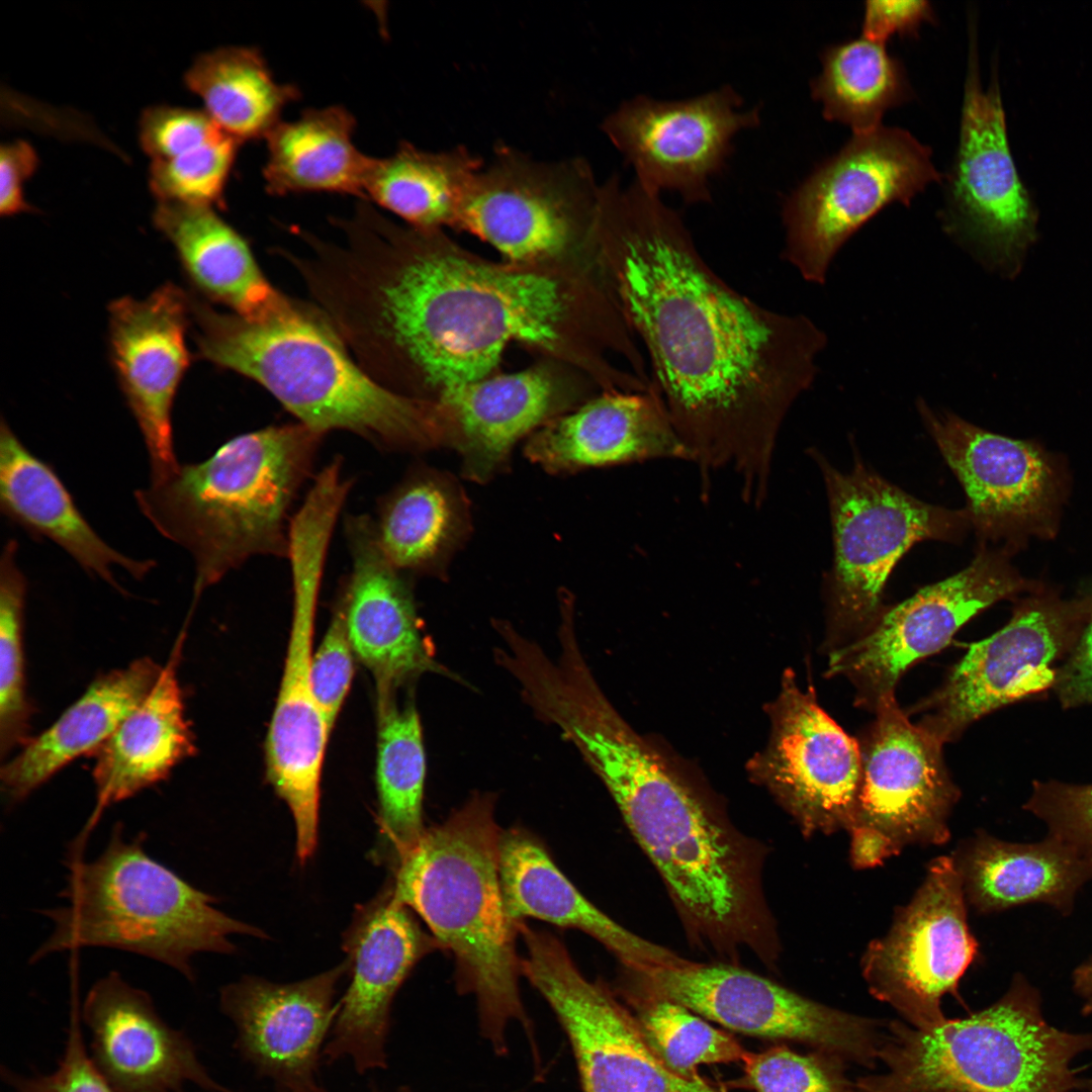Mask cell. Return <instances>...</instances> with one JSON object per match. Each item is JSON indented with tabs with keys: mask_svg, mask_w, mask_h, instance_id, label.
I'll return each mask as SVG.
<instances>
[{
	"mask_svg": "<svg viewBox=\"0 0 1092 1092\" xmlns=\"http://www.w3.org/2000/svg\"><path fill=\"white\" fill-rule=\"evenodd\" d=\"M81 1009L74 1006L58 1068L47 1075L22 1076L5 1067L2 1078L15 1092H115L86 1050Z\"/></svg>",
	"mask_w": 1092,
	"mask_h": 1092,
	"instance_id": "obj_49",
	"label": "cell"
},
{
	"mask_svg": "<svg viewBox=\"0 0 1092 1092\" xmlns=\"http://www.w3.org/2000/svg\"><path fill=\"white\" fill-rule=\"evenodd\" d=\"M1092 1033L1046 1022L1040 997L1017 976L993 1005L928 1027L894 1022L879 1053L882 1074L860 1078L859 1092H1074V1059Z\"/></svg>",
	"mask_w": 1092,
	"mask_h": 1092,
	"instance_id": "obj_7",
	"label": "cell"
},
{
	"mask_svg": "<svg viewBox=\"0 0 1092 1092\" xmlns=\"http://www.w3.org/2000/svg\"><path fill=\"white\" fill-rule=\"evenodd\" d=\"M146 836L126 839L123 825L115 824L101 854L72 862L60 894L68 905L41 910L53 932L30 963L68 949L111 947L165 964L193 982L196 953L233 952V934L266 936L216 909L214 897L152 858Z\"/></svg>",
	"mask_w": 1092,
	"mask_h": 1092,
	"instance_id": "obj_6",
	"label": "cell"
},
{
	"mask_svg": "<svg viewBox=\"0 0 1092 1092\" xmlns=\"http://www.w3.org/2000/svg\"><path fill=\"white\" fill-rule=\"evenodd\" d=\"M596 774L687 917L706 931H743L750 882L736 843L633 729L603 751Z\"/></svg>",
	"mask_w": 1092,
	"mask_h": 1092,
	"instance_id": "obj_8",
	"label": "cell"
},
{
	"mask_svg": "<svg viewBox=\"0 0 1092 1092\" xmlns=\"http://www.w3.org/2000/svg\"><path fill=\"white\" fill-rule=\"evenodd\" d=\"M355 117L343 106L306 109L295 120L280 121L265 138L263 169L272 195L333 192L363 198L372 158L353 143Z\"/></svg>",
	"mask_w": 1092,
	"mask_h": 1092,
	"instance_id": "obj_36",
	"label": "cell"
},
{
	"mask_svg": "<svg viewBox=\"0 0 1092 1092\" xmlns=\"http://www.w3.org/2000/svg\"><path fill=\"white\" fill-rule=\"evenodd\" d=\"M1054 687L1067 708L1092 702V613L1071 649L1068 661L1057 671Z\"/></svg>",
	"mask_w": 1092,
	"mask_h": 1092,
	"instance_id": "obj_52",
	"label": "cell"
},
{
	"mask_svg": "<svg viewBox=\"0 0 1092 1092\" xmlns=\"http://www.w3.org/2000/svg\"><path fill=\"white\" fill-rule=\"evenodd\" d=\"M1074 1092H1092V1079L1078 1082Z\"/></svg>",
	"mask_w": 1092,
	"mask_h": 1092,
	"instance_id": "obj_54",
	"label": "cell"
},
{
	"mask_svg": "<svg viewBox=\"0 0 1092 1092\" xmlns=\"http://www.w3.org/2000/svg\"><path fill=\"white\" fill-rule=\"evenodd\" d=\"M190 308L198 356L258 382L312 431H348L385 450L450 443L441 407L374 381L312 304L265 323L217 311L194 295Z\"/></svg>",
	"mask_w": 1092,
	"mask_h": 1092,
	"instance_id": "obj_3",
	"label": "cell"
},
{
	"mask_svg": "<svg viewBox=\"0 0 1092 1092\" xmlns=\"http://www.w3.org/2000/svg\"><path fill=\"white\" fill-rule=\"evenodd\" d=\"M37 164V155L27 142L17 140L1 146L0 212L3 216H11L32 209L24 199L23 186L35 171Z\"/></svg>",
	"mask_w": 1092,
	"mask_h": 1092,
	"instance_id": "obj_51",
	"label": "cell"
},
{
	"mask_svg": "<svg viewBox=\"0 0 1092 1092\" xmlns=\"http://www.w3.org/2000/svg\"><path fill=\"white\" fill-rule=\"evenodd\" d=\"M293 611L283 675L266 740L267 779L288 806L303 864L317 844L321 776L332 728L310 681L312 634L325 558L301 551L290 560Z\"/></svg>",
	"mask_w": 1092,
	"mask_h": 1092,
	"instance_id": "obj_21",
	"label": "cell"
},
{
	"mask_svg": "<svg viewBox=\"0 0 1092 1092\" xmlns=\"http://www.w3.org/2000/svg\"><path fill=\"white\" fill-rule=\"evenodd\" d=\"M0 504L9 518L55 542L87 572L118 589L113 565L142 578L155 564L125 556L102 540L53 468L32 454L4 420L0 426Z\"/></svg>",
	"mask_w": 1092,
	"mask_h": 1092,
	"instance_id": "obj_34",
	"label": "cell"
},
{
	"mask_svg": "<svg viewBox=\"0 0 1092 1092\" xmlns=\"http://www.w3.org/2000/svg\"><path fill=\"white\" fill-rule=\"evenodd\" d=\"M371 1092H379V1091L376 1088L373 1087L371 1089ZM396 1092H411V1091H410V1089L407 1087L402 1086V1087H399Z\"/></svg>",
	"mask_w": 1092,
	"mask_h": 1092,
	"instance_id": "obj_56",
	"label": "cell"
},
{
	"mask_svg": "<svg viewBox=\"0 0 1092 1092\" xmlns=\"http://www.w3.org/2000/svg\"><path fill=\"white\" fill-rule=\"evenodd\" d=\"M380 549L399 572L433 571L468 528L463 494L449 479L415 470L381 497L373 520Z\"/></svg>",
	"mask_w": 1092,
	"mask_h": 1092,
	"instance_id": "obj_38",
	"label": "cell"
},
{
	"mask_svg": "<svg viewBox=\"0 0 1092 1092\" xmlns=\"http://www.w3.org/2000/svg\"><path fill=\"white\" fill-rule=\"evenodd\" d=\"M551 381L540 371L481 379L441 393L440 406L466 476L485 481L508 461L515 443L553 411Z\"/></svg>",
	"mask_w": 1092,
	"mask_h": 1092,
	"instance_id": "obj_35",
	"label": "cell"
},
{
	"mask_svg": "<svg viewBox=\"0 0 1092 1092\" xmlns=\"http://www.w3.org/2000/svg\"><path fill=\"white\" fill-rule=\"evenodd\" d=\"M940 180L930 149L909 131L880 125L853 133L786 198L783 257L805 280L823 283L837 251L868 220Z\"/></svg>",
	"mask_w": 1092,
	"mask_h": 1092,
	"instance_id": "obj_10",
	"label": "cell"
},
{
	"mask_svg": "<svg viewBox=\"0 0 1092 1092\" xmlns=\"http://www.w3.org/2000/svg\"><path fill=\"white\" fill-rule=\"evenodd\" d=\"M598 221L622 309L703 484L732 469L744 502L760 506L781 426L814 381L824 333L727 284L679 212L635 180L605 181Z\"/></svg>",
	"mask_w": 1092,
	"mask_h": 1092,
	"instance_id": "obj_1",
	"label": "cell"
},
{
	"mask_svg": "<svg viewBox=\"0 0 1092 1092\" xmlns=\"http://www.w3.org/2000/svg\"><path fill=\"white\" fill-rule=\"evenodd\" d=\"M812 455L823 473L832 522L834 557L825 583L829 653L881 615L887 580L914 544L961 541L971 524L966 510L921 502L860 461L844 473L817 451Z\"/></svg>",
	"mask_w": 1092,
	"mask_h": 1092,
	"instance_id": "obj_9",
	"label": "cell"
},
{
	"mask_svg": "<svg viewBox=\"0 0 1092 1092\" xmlns=\"http://www.w3.org/2000/svg\"><path fill=\"white\" fill-rule=\"evenodd\" d=\"M655 1056L671 1072L689 1080L701 1078L702 1064L743 1062L747 1051L685 1006L648 996L634 1015Z\"/></svg>",
	"mask_w": 1092,
	"mask_h": 1092,
	"instance_id": "obj_42",
	"label": "cell"
},
{
	"mask_svg": "<svg viewBox=\"0 0 1092 1092\" xmlns=\"http://www.w3.org/2000/svg\"><path fill=\"white\" fill-rule=\"evenodd\" d=\"M822 70L811 81V95L824 118L853 133L879 127L887 110L908 101L912 89L900 61L886 44L864 37L831 44L821 54Z\"/></svg>",
	"mask_w": 1092,
	"mask_h": 1092,
	"instance_id": "obj_41",
	"label": "cell"
},
{
	"mask_svg": "<svg viewBox=\"0 0 1092 1092\" xmlns=\"http://www.w3.org/2000/svg\"><path fill=\"white\" fill-rule=\"evenodd\" d=\"M184 634L148 696L94 752L96 811L164 781L195 751L177 677Z\"/></svg>",
	"mask_w": 1092,
	"mask_h": 1092,
	"instance_id": "obj_31",
	"label": "cell"
},
{
	"mask_svg": "<svg viewBox=\"0 0 1092 1092\" xmlns=\"http://www.w3.org/2000/svg\"><path fill=\"white\" fill-rule=\"evenodd\" d=\"M521 971L564 1027L583 1092H724L702 1077L671 1072L643 1037L635 1016L599 982L586 980L552 934L527 927Z\"/></svg>",
	"mask_w": 1092,
	"mask_h": 1092,
	"instance_id": "obj_16",
	"label": "cell"
},
{
	"mask_svg": "<svg viewBox=\"0 0 1092 1092\" xmlns=\"http://www.w3.org/2000/svg\"><path fill=\"white\" fill-rule=\"evenodd\" d=\"M354 654L346 626L344 596L341 593L330 626L312 654L310 663L312 692L331 728L352 682Z\"/></svg>",
	"mask_w": 1092,
	"mask_h": 1092,
	"instance_id": "obj_47",
	"label": "cell"
},
{
	"mask_svg": "<svg viewBox=\"0 0 1092 1092\" xmlns=\"http://www.w3.org/2000/svg\"><path fill=\"white\" fill-rule=\"evenodd\" d=\"M842 1062L821 1051L799 1054L775 1045L747 1053L742 1084L752 1092H859L844 1074Z\"/></svg>",
	"mask_w": 1092,
	"mask_h": 1092,
	"instance_id": "obj_45",
	"label": "cell"
},
{
	"mask_svg": "<svg viewBox=\"0 0 1092 1092\" xmlns=\"http://www.w3.org/2000/svg\"><path fill=\"white\" fill-rule=\"evenodd\" d=\"M951 856L967 904L982 914L1029 902L1068 913L1077 891L1092 878L1091 859L1049 836L1011 843L977 833Z\"/></svg>",
	"mask_w": 1092,
	"mask_h": 1092,
	"instance_id": "obj_33",
	"label": "cell"
},
{
	"mask_svg": "<svg viewBox=\"0 0 1092 1092\" xmlns=\"http://www.w3.org/2000/svg\"><path fill=\"white\" fill-rule=\"evenodd\" d=\"M91 1057L115 1092H234L211 1078L192 1041L159 1015L151 996L112 971L97 980L81 1007Z\"/></svg>",
	"mask_w": 1092,
	"mask_h": 1092,
	"instance_id": "obj_27",
	"label": "cell"
},
{
	"mask_svg": "<svg viewBox=\"0 0 1092 1092\" xmlns=\"http://www.w3.org/2000/svg\"><path fill=\"white\" fill-rule=\"evenodd\" d=\"M759 105L744 107L726 84L682 100L637 95L602 123V130L634 170L635 181L661 195L673 191L688 204L712 200V177L725 167L734 138L757 127Z\"/></svg>",
	"mask_w": 1092,
	"mask_h": 1092,
	"instance_id": "obj_18",
	"label": "cell"
},
{
	"mask_svg": "<svg viewBox=\"0 0 1092 1092\" xmlns=\"http://www.w3.org/2000/svg\"><path fill=\"white\" fill-rule=\"evenodd\" d=\"M492 794L475 793L442 824L426 828L395 864L393 897L425 921L456 962L460 992L477 999L483 1035L506 1052L505 1029L519 1021L533 1033L519 992L516 923L502 893V831ZM535 1046V1045H534Z\"/></svg>",
	"mask_w": 1092,
	"mask_h": 1092,
	"instance_id": "obj_5",
	"label": "cell"
},
{
	"mask_svg": "<svg viewBox=\"0 0 1092 1092\" xmlns=\"http://www.w3.org/2000/svg\"><path fill=\"white\" fill-rule=\"evenodd\" d=\"M484 166L464 146L440 152L401 142L386 158H372L363 199L421 230L456 223Z\"/></svg>",
	"mask_w": 1092,
	"mask_h": 1092,
	"instance_id": "obj_37",
	"label": "cell"
},
{
	"mask_svg": "<svg viewBox=\"0 0 1092 1092\" xmlns=\"http://www.w3.org/2000/svg\"><path fill=\"white\" fill-rule=\"evenodd\" d=\"M526 455L551 472L645 462L691 461L658 390L608 389L528 442Z\"/></svg>",
	"mask_w": 1092,
	"mask_h": 1092,
	"instance_id": "obj_28",
	"label": "cell"
},
{
	"mask_svg": "<svg viewBox=\"0 0 1092 1092\" xmlns=\"http://www.w3.org/2000/svg\"><path fill=\"white\" fill-rule=\"evenodd\" d=\"M600 188L583 158L543 161L498 146L457 224L513 260L533 259L560 250L580 220L597 216Z\"/></svg>",
	"mask_w": 1092,
	"mask_h": 1092,
	"instance_id": "obj_20",
	"label": "cell"
},
{
	"mask_svg": "<svg viewBox=\"0 0 1092 1092\" xmlns=\"http://www.w3.org/2000/svg\"><path fill=\"white\" fill-rule=\"evenodd\" d=\"M222 130L204 110L165 104L147 107L139 120V141L151 162L185 153Z\"/></svg>",
	"mask_w": 1092,
	"mask_h": 1092,
	"instance_id": "obj_48",
	"label": "cell"
},
{
	"mask_svg": "<svg viewBox=\"0 0 1092 1092\" xmlns=\"http://www.w3.org/2000/svg\"><path fill=\"white\" fill-rule=\"evenodd\" d=\"M109 354L117 381L145 440L151 482L179 467L175 457L172 407L190 365L186 333L190 295L173 283L147 298L125 296L108 305Z\"/></svg>",
	"mask_w": 1092,
	"mask_h": 1092,
	"instance_id": "obj_24",
	"label": "cell"
},
{
	"mask_svg": "<svg viewBox=\"0 0 1092 1092\" xmlns=\"http://www.w3.org/2000/svg\"><path fill=\"white\" fill-rule=\"evenodd\" d=\"M17 541L9 540L0 562V752L2 757L28 737L31 706L25 690L23 620L25 576L17 564Z\"/></svg>",
	"mask_w": 1092,
	"mask_h": 1092,
	"instance_id": "obj_43",
	"label": "cell"
},
{
	"mask_svg": "<svg viewBox=\"0 0 1092 1092\" xmlns=\"http://www.w3.org/2000/svg\"><path fill=\"white\" fill-rule=\"evenodd\" d=\"M1092 613V594L1064 601L1037 590L1010 621L972 643L943 684L912 707L916 723L942 744L975 721L1055 685L1052 663L1071 651Z\"/></svg>",
	"mask_w": 1092,
	"mask_h": 1092,
	"instance_id": "obj_12",
	"label": "cell"
},
{
	"mask_svg": "<svg viewBox=\"0 0 1092 1092\" xmlns=\"http://www.w3.org/2000/svg\"><path fill=\"white\" fill-rule=\"evenodd\" d=\"M296 1092H328V1091L325 1088H323L322 1086H320L318 1084H316V1085H314V1086H312L310 1088L300 1090V1091H296Z\"/></svg>",
	"mask_w": 1092,
	"mask_h": 1092,
	"instance_id": "obj_55",
	"label": "cell"
},
{
	"mask_svg": "<svg viewBox=\"0 0 1092 1092\" xmlns=\"http://www.w3.org/2000/svg\"><path fill=\"white\" fill-rule=\"evenodd\" d=\"M933 19V8L925 0H871L864 2L861 36L885 44L895 34L916 35L921 24Z\"/></svg>",
	"mask_w": 1092,
	"mask_h": 1092,
	"instance_id": "obj_50",
	"label": "cell"
},
{
	"mask_svg": "<svg viewBox=\"0 0 1092 1092\" xmlns=\"http://www.w3.org/2000/svg\"><path fill=\"white\" fill-rule=\"evenodd\" d=\"M977 952L960 873L952 856L943 855L931 860L914 897L888 933L869 944L860 966L872 995L923 1028L945 1019L941 999L957 995Z\"/></svg>",
	"mask_w": 1092,
	"mask_h": 1092,
	"instance_id": "obj_17",
	"label": "cell"
},
{
	"mask_svg": "<svg viewBox=\"0 0 1092 1092\" xmlns=\"http://www.w3.org/2000/svg\"><path fill=\"white\" fill-rule=\"evenodd\" d=\"M323 437L298 422L241 434L134 492L154 528L191 555L194 604L254 556L288 558V513Z\"/></svg>",
	"mask_w": 1092,
	"mask_h": 1092,
	"instance_id": "obj_4",
	"label": "cell"
},
{
	"mask_svg": "<svg viewBox=\"0 0 1092 1092\" xmlns=\"http://www.w3.org/2000/svg\"><path fill=\"white\" fill-rule=\"evenodd\" d=\"M498 873L505 907L515 923L534 917L584 931L636 974L684 961L595 907L556 868L540 841L523 829L502 831Z\"/></svg>",
	"mask_w": 1092,
	"mask_h": 1092,
	"instance_id": "obj_30",
	"label": "cell"
},
{
	"mask_svg": "<svg viewBox=\"0 0 1092 1092\" xmlns=\"http://www.w3.org/2000/svg\"><path fill=\"white\" fill-rule=\"evenodd\" d=\"M241 143L221 131L173 158L151 162L149 186L159 201L221 206Z\"/></svg>",
	"mask_w": 1092,
	"mask_h": 1092,
	"instance_id": "obj_44",
	"label": "cell"
},
{
	"mask_svg": "<svg viewBox=\"0 0 1092 1092\" xmlns=\"http://www.w3.org/2000/svg\"><path fill=\"white\" fill-rule=\"evenodd\" d=\"M332 222L341 240L308 234L291 266L352 358L389 391L416 383L443 393L484 379L512 341H556L564 305L550 277L433 252L419 229L366 201Z\"/></svg>",
	"mask_w": 1092,
	"mask_h": 1092,
	"instance_id": "obj_2",
	"label": "cell"
},
{
	"mask_svg": "<svg viewBox=\"0 0 1092 1092\" xmlns=\"http://www.w3.org/2000/svg\"><path fill=\"white\" fill-rule=\"evenodd\" d=\"M1029 589L1038 585L1019 574L1007 551L983 546L966 568L886 607L858 637L829 652L826 674L847 679L857 707L874 712L913 664L945 647L969 620Z\"/></svg>",
	"mask_w": 1092,
	"mask_h": 1092,
	"instance_id": "obj_13",
	"label": "cell"
},
{
	"mask_svg": "<svg viewBox=\"0 0 1092 1092\" xmlns=\"http://www.w3.org/2000/svg\"><path fill=\"white\" fill-rule=\"evenodd\" d=\"M1025 809L1046 824L1049 837L1092 860V785L1036 782Z\"/></svg>",
	"mask_w": 1092,
	"mask_h": 1092,
	"instance_id": "obj_46",
	"label": "cell"
},
{
	"mask_svg": "<svg viewBox=\"0 0 1092 1092\" xmlns=\"http://www.w3.org/2000/svg\"><path fill=\"white\" fill-rule=\"evenodd\" d=\"M347 971L344 962L289 984L249 976L220 990V1009L237 1031L235 1048L278 1092L317 1084L320 1059L337 1016L336 988Z\"/></svg>",
	"mask_w": 1092,
	"mask_h": 1092,
	"instance_id": "obj_25",
	"label": "cell"
},
{
	"mask_svg": "<svg viewBox=\"0 0 1092 1092\" xmlns=\"http://www.w3.org/2000/svg\"><path fill=\"white\" fill-rule=\"evenodd\" d=\"M345 534L352 560L342 589L348 636L356 657L374 676L378 699L395 696L424 673L463 682L436 659L408 585L380 549L373 519L347 517Z\"/></svg>",
	"mask_w": 1092,
	"mask_h": 1092,
	"instance_id": "obj_26",
	"label": "cell"
},
{
	"mask_svg": "<svg viewBox=\"0 0 1092 1092\" xmlns=\"http://www.w3.org/2000/svg\"><path fill=\"white\" fill-rule=\"evenodd\" d=\"M153 221L207 300L253 323L284 317L303 306L268 281L247 241L213 207L159 201Z\"/></svg>",
	"mask_w": 1092,
	"mask_h": 1092,
	"instance_id": "obj_29",
	"label": "cell"
},
{
	"mask_svg": "<svg viewBox=\"0 0 1092 1092\" xmlns=\"http://www.w3.org/2000/svg\"><path fill=\"white\" fill-rule=\"evenodd\" d=\"M923 423L967 496L971 527L981 542L1011 552L1029 536L1052 537L1063 478L1036 444L977 427L951 413L917 403Z\"/></svg>",
	"mask_w": 1092,
	"mask_h": 1092,
	"instance_id": "obj_19",
	"label": "cell"
},
{
	"mask_svg": "<svg viewBox=\"0 0 1092 1092\" xmlns=\"http://www.w3.org/2000/svg\"><path fill=\"white\" fill-rule=\"evenodd\" d=\"M426 755L419 712L413 700H378L376 786L378 825L387 851L396 863L420 840Z\"/></svg>",
	"mask_w": 1092,
	"mask_h": 1092,
	"instance_id": "obj_40",
	"label": "cell"
},
{
	"mask_svg": "<svg viewBox=\"0 0 1092 1092\" xmlns=\"http://www.w3.org/2000/svg\"><path fill=\"white\" fill-rule=\"evenodd\" d=\"M766 750L755 760L758 775L808 833L849 831L861 779L858 740L818 704L810 687L786 672L771 710Z\"/></svg>",
	"mask_w": 1092,
	"mask_h": 1092,
	"instance_id": "obj_22",
	"label": "cell"
},
{
	"mask_svg": "<svg viewBox=\"0 0 1092 1092\" xmlns=\"http://www.w3.org/2000/svg\"><path fill=\"white\" fill-rule=\"evenodd\" d=\"M859 737L861 779L850 835L857 869L881 864L907 845L947 842L960 797L943 744L910 721L895 696L874 710Z\"/></svg>",
	"mask_w": 1092,
	"mask_h": 1092,
	"instance_id": "obj_11",
	"label": "cell"
},
{
	"mask_svg": "<svg viewBox=\"0 0 1092 1092\" xmlns=\"http://www.w3.org/2000/svg\"><path fill=\"white\" fill-rule=\"evenodd\" d=\"M435 946L390 886L357 908L343 943L351 981L323 1051L328 1063L349 1058L360 1075L387 1068L393 998Z\"/></svg>",
	"mask_w": 1092,
	"mask_h": 1092,
	"instance_id": "obj_23",
	"label": "cell"
},
{
	"mask_svg": "<svg viewBox=\"0 0 1092 1092\" xmlns=\"http://www.w3.org/2000/svg\"><path fill=\"white\" fill-rule=\"evenodd\" d=\"M1074 989L1083 1001L1084 1014L1092 1012V959L1076 969Z\"/></svg>",
	"mask_w": 1092,
	"mask_h": 1092,
	"instance_id": "obj_53",
	"label": "cell"
},
{
	"mask_svg": "<svg viewBox=\"0 0 1092 1092\" xmlns=\"http://www.w3.org/2000/svg\"><path fill=\"white\" fill-rule=\"evenodd\" d=\"M162 666L148 657L96 678L46 731L1 767L5 800L16 804L81 755L93 753L148 696Z\"/></svg>",
	"mask_w": 1092,
	"mask_h": 1092,
	"instance_id": "obj_32",
	"label": "cell"
},
{
	"mask_svg": "<svg viewBox=\"0 0 1092 1092\" xmlns=\"http://www.w3.org/2000/svg\"><path fill=\"white\" fill-rule=\"evenodd\" d=\"M968 26L960 135L946 178L944 220L951 233L1009 266L1034 241L1037 214L1010 151L997 66L985 88L975 15H969Z\"/></svg>",
	"mask_w": 1092,
	"mask_h": 1092,
	"instance_id": "obj_14",
	"label": "cell"
},
{
	"mask_svg": "<svg viewBox=\"0 0 1092 1092\" xmlns=\"http://www.w3.org/2000/svg\"><path fill=\"white\" fill-rule=\"evenodd\" d=\"M637 975L649 996L749 1036L798 1041L863 1065H873L884 1042L876 1021L814 1002L736 967L684 960Z\"/></svg>",
	"mask_w": 1092,
	"mask_h": 1092,
	"instance_id": "obj_15",
	"label": "cell"
},
{
	"mask_svg": "<svg viewBox=\"0 0 1092 1092\" xmlns=\"http://www.w3.org/2000/svg\"><path fill=\"white\" fill-rule=\"evenodd\" d=\"M184 82L211 119L241 144L265 139L280 122L285 106L300 97L296 86L277 83L260 51L249 47L199 55Z\"/></svg>",
	"mask_w": 1092,
	"mask_h": 1092,
	"instance_id": "obj_39",
	"label": "cell"
}]
</instances>
